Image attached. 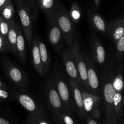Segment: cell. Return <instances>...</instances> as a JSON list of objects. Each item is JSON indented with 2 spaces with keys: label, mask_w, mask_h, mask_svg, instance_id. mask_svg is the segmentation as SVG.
<instances>
[{
  "label": "cell",
  "mask_w": 124,
  "mask_h": 124,
  "mask_svg": "<svg viewBox=\"0 0 124 124\" xmlns=\"http://www.w3.org/2000/svg\"><path fill=\"white\" fill-rule=\"evenodd\" d=\"M8 97H9V94L7 92V90L0 88V104H1L4 101L7 100Z\"/></svg>",
  "instance_id": "4dcf8cb0"
},
{
  "label": "cell",
  "mask_w": 124,
  "mask_h": 124,
  "mask_svg": "<svg viewBox=\"0 0 124 124\" xmlns=\"http://www.w3.org/2000/svg\"><path fill=\"white\" fill-rule=\"evenodd\" d=\"M93 58L99 64H104L105 60V48L99 41H94L93 43Z\"/></svg>",
  "instance_id": "ac0fdd59"
},
{
  "label": "cell",
  "mask_w": 124,
  "mask_h": 124,
  "mask_svg": "<svg viewBox=\"0 0 124 124\" xmlns=\"http://www.w3.org/2000/svg\"><path fill=\"white\" fill-rule=\"evenodd\" d=\"M103 92L105 101L106 122L108 124H115L117 122V117L114 111V97L116 92L111 79L108 80L104 84Z\"/></svg>",
  "instance_id": "277c9868"
},
{
  "label": "cell",
  "mask_w": 124,
  "mask_h": 124,
  "mask_svg": "<svg viewBox=\"0 0 124 124\" xmlns=\"http://www.w3.org/2000/svg\"><path fill=\"white\" fill-rule=\"evenodd\" d=\"M124 19L119 18L111 22L109 26L107 27V30L113 39L114 41H117L122 36H124Z\"/></svg>",
  "instance_id": "2e32d148"
},
{
  "label": "cell",
  "mask_w": 124,
  "mask_h": 124,
  "mask_svg": "<svg viewBox=\"0 0 124 124\" xmlns=\"http://www.w3.org/2000/svg\"><path fill=\"white\" fill-rule=\"evenodd\" d=\"M10 49L7 39L0 35V52H6Z\"/></svg>",
  "instance_id": "f546056e"
},
{
  "label": "cell",
  "mask_w": 124,
  "mask_h": 124,
  "mask_svg": "<svg viewBox=\"0 0 124 124\" xmlns=\"http://www.w3.org/2000/svg\"><path fill=\"white\" fill-rule=\"evenodd\" d=\"M16 98L21 105L30 114L42 118L48 119L46 113L39 105L36 104L33 99L29 95L23 93H16Z\"/></svg>",
  "instance_id": "52a82bcc"
},
{
  "label": "cell",
  "mask_w": 124,
  "mask_h": 124,
  "mask_svg": "<svg viewBox=\"0 0 124 124\" xmlns=\"http://www.w3.org/2000/svg\"><path fill=\"white\" fill-rule=\"evenodd\" d=\"M2 65L5 73L11 82L19 89L24 90L27 84V77L24 73L6 58L2 59Z\"/></svg>",
  "instance_id": "5b68a950"
},
{
  "label": "cell",
  "mask_w": 124,
  "mask_h": 124,
  "mask_svg": "<svg viewBox=\"0 0 124 124\" xmlns=\"http://www.w3.org/2000/svg\"><path fill=\"white\" fill-rule=\"evenodd\" d=\"M17 39V32L16 29V23L14 20L11 22L9 30L7 34V41L9 45L10 49L16 54V42Z\"/></svg>",
  "instance_id": "d6986e66"
},
{
  "label": "cell",
  "mask_w": 124,
  "mask_h": 124,
  "mask_svg": "<svg viewBox=\"0 0 124 124\" xmlns=\"http://www.w3.org/2000/svg\"><path fill=\"white\" fill-rule=\"evenodd\" d=\"M25 123L29 124H48L51 122L49 121V119L42 118L30 114L27 117Z\"/></svg>",
  "instance_id": "484cf974"
},
{
  "label": "cell",
  "mask_w": 124,
  "mask_h": 124,
  "mask_svg": "<svg viewBox=\"0 0 124 124\" xmlns=\"http://www.w3.org/2000/svg\"><path fill=\"white\" fill-rule=\"evenodd\" d=\"M46 95H47V102L50 108L52 109L53 115L61 111H65L52 79H50L47 83Z\"/></svg>",
  "instance_id": "ba28073f"
},
{
  "label": "cell",
  "mask_w": 124,
  "mask_h": 124,
  "mask_svg": "<svg viewBox=\"0 0 124 124\" xmlns=\"http://www.w3.org/2000/svg\"><path fill=\"white\" fill-rule=\"evenodd\" d=\"M15 8L12 1H10L2 9L0 12L1 16L7 21L8 22H11L13 20V16H14Z\"/></svg>",
  "instance_id": "7402d4cb"
},
{
  "label": "cell",
  "mask_w": 124,
  "mask_h": 124,
  "mask_svg": "<svg viewBox=\"0 0 124 124\" xmlns=\"http://www.w3.org/2000/svg\"><path fill=\"white\" fill-rule=\"evenodd\" d=\"M122 106L123 100L121 93H115L114 97V111L117 117H121L122 115Z\"/></svg>",
  "instance_id": "603a6c76"
},
{
  "label": "cell",
  "mask_w": 124,
  "mask_h": 124,
  "mask_svg": "<svg viewBox=\"0 0 124 124\" xmlns=\"http://www.w3.org/2000/svg\"><path fill=\"white\" fill-rule=\"evenodd\" d=\"M70 85L72 92L75 105L76 108L79 115L81 117H85L86 112L84 108L83 99H82L81 87L76 81L73 79H70Z\"/></svg>",
  "instance_id": "8fae6325"
},
{
  "label": "cell",
  "mask_w": 124,
  "mask_h": 124,
  "mask_svg": "<svg viewBox=\"0 0 124 124\" xmlns=\"http://www.w3.org/2000/svg\"><path fill=\"white\" fill-rule=\"evenodd\" d=\"M69 113L66 111H62L53 115V117L56 123L65 124H73L75 121L72 117L69 115Z\"/></svg>",
  "instance_id": "44dd1931"
},
{
  "label": "cell",
  "mask_w": 124,
  "mask_h": 124,
  "mask_svg": "<svg viewBox=\"0 0 124 124\" xmlns=\"http://www.w3.org/2000/svg\"><path fill=\"white\" fill-rule=\"evenodd\" d=\"M86 123L87 124H98V122L90 115H87L86 117Z\"/></svg>",
  "instance_id": "d6a6232c"
},
{
  "label": "cell",
  "mask_w": 124,
  "mask_h": 124,
  "mask_svg": "<svg viewBox=\"0 0 124 124\" xmlns=\"http://www.w3.org/2000/svg\"><path fill=\"white\" fill-rule=\"evenodd\" d=\"M48 25H49V31H48V39L50 42L55 47L56 49H58L60 46L61 42L62 40L61 30L57 23L55 16L54 14L48 17Z\"/></svg>",
  "instance_id": "30bf717a"
},
{
  "label": "cell",
  "mask_w": 124,
  "mask_h": 124,
  "mask_svg": "<svg viewBox=\"0 0 124 124\" xmlns=\"http://www.w3.org/2000/svg\"><path fill=\"white\" fill-rule=\"evenodd\" d=\"M15 2H18V1H21V0H15Z\"/></svg>",
  "instance_id": "f35d334b"
},
{
  "label": "cell",
  "mask_w": 124,
  "mask_h": 124,
  "mask_svg": "<svg viewBox=\"0 0 124 124\" xmlns=\"http://www.w3.org/2000/svg\"><path fill=\"white\" fill-rule=\"evenodd\" d=\"M62 58L65 70L69 77L71 79L76 81L81 85V88H84L70 47L63 52Z\"/></svg>",
  "instance_id": "9c48e42d"
},
{
  "label": "cell",
  "mask_w": 124,
  "mask_h": 124,
  "mask_svg": "<svg viewBox=\"0 0 124 124\" xmlns=\"http://www.w3.org/2000/svg\"><path fill=\"white\" fill-rule=\"evenodd\" d=\"M38 4L41 9L47 15V18L54 12L56 7L54 0H39Z\"/></svg>",
  "instance_id": "ffe728a7"
},
{
  "label": "cell",
  "mask_w": 124,
  "mask_h": 124,
  "mask_svg": "<svg viewBox=\"0 0 124 124\" xmlns=\"http://www.w3.org/2000/svg\"><path fill=\"white\" fill-rule=\"evenodd\" d=\"M11 122L6 119L0 117V124H10Z\"/></svg>",
  "instance_id": "d590c367"
},
{
  "label": "cell",
  "mask_w": 124,
  "mask_h": 124,
  "mask_svg": "<svg viewBox=\"0 0 124 124\" xmlns=\"http://www.w3.org/2000/svg\"><path fill=\"white\" fill-rule=\"evenodd\" d=\"M39 2V0H30L29 1V6L30 7H31V8L33 10V12H35V14L36 15V13L35 12H36V6H37V2Z\"/></svg>",
  "instance_id": "836d02e7"
},
{
  "label": "cell",
  "mask_w": 124,
  "mask_h": 124,
  "mask_svg": "<svg viewBox=\"0 0 124 124\" xmlns=\"http://www.w3.org/2000/svg\"><path fill=\"white\" fill-rule=\"evenodd\" d=\"M10 24L11 23L8 22L0 16V35L7 39Z\"/></svg>",
  "instance_id": "83f0119b"
},
{
  "label": "cell",
  "mask_w": 124,
  "mask_h": 124,
  "mask_svg": "<svg viewBox=\"0 0 124 124\" xmlns=\"http://www.w3.org/2000/svg\"><path fill=\"white\" fill-rule=\"evenodd\" d=\"M69 47L71 49V53L76 64V69L79 75L82 86L84 88H85L86 90L90 92L89 87L88 85V81H87V65L82 55L78 41L75 38H74L72 44Z\"/></svg>",
  "instance_id": "3957f363"
},
{
  "label": "cell",
  "mask_w": 124,
  "mask_h": 124,
  "mask_svg": "<svg viewBox=\"0 0 124 124\" xmlns=\"http://www.w3.org/2000/svg\"><path fill=\"white\" fill-rule=\"evenodd\" d=\"M53 81L64 109L70 113L73 109L74 104L67 85L62 78L56 75Z\"/></svg>",
  "instance_id": "8992f818"
},
{
  "label": "cell",
  "mask_w": 124,
  "mask_h": 124,
  "mask_svg": "<svg viewBox=\"0 0 124 124\" xmlns=\"http://www.w3.org/2000/svg\"><path fill=\"white\" fill-rule=\"evenodd\" d=\"M84 88H81L82 99H83L84 108L86 113H90L96 107H99L101 98L96 94H92L84 91Z\"/></svg>",
  "instance_id": "4fadbf2b"
},
{
  "label": "cell",
  "mask_w": 124,
  "mask_h": 124,
  "mask_svg": "<svg viewBox=\"0 0 124 124\" xmlns=\"http://www.w3.org/2000/svg\"><path fill=\"white\" fill-rule=\"evenodd\" d=\"M16 29L17 32V39L16 42V54L21 62L24 63L26 59V49H25V40L22 32L20 25L16 23Z\"/></svg>",
  "instance_id": "7c38bea8"
},
{
  "label": "cell",
  "mask_w": 124,
  "mask_h": 124,
  "mask_svg": "<svg viewBox=\"0 0 124 124\" xmlns=\"http://www.w3.org/2000/svg\"><path fill=\"white\" fill-rule=\"evenodd\" d=\"M94 2L96 8H98L99 6V4H100V0H94Z\"/></svg>",
  "instance_id": "74e56055"
},
{
  "label": "cell",
  "mask_w": 124,
  "mask_h": 124,
  "mask_svg": "<svg viewBox=\"0 0 124 124\" xmlns=\"http://www.w3.org/2000/svg\"><path fill=\"white\" fill-rule=\"evenodd\" d=\"M39 37L37 34H36L33 39V44L31 47V54L33 57V64L35 70L41 76H44L43 71H42V65L41 62V56H40L39 50L38 46Z\"/></svg>",
  "instance_id": "9a60e30c"
},
{
  "label": "cell",
  "mask_w": 124,
  "mask_h": 124,
  "mask_svg": "<svg viewBox=\"0 0 124 124\" xmlns=\"http://www.w3.org/2000/svg\"><path fill=\"white\" fill-rule=\"evenodd\" d=\"M86 65H87V81H88V85L89 87L90 92L92 94H96L99 92V79L96 71L90 62H87Z\"/></svg>",
  "instance_id": "5bb4252c"
},
{
  "label": "cell",
  "mask_w": 124,
  "mask_h": 124,
  "mask_svg": "<svg viewBox=\"0 0 124 124\" xmlns=\"http://www.w3.org/2000/svg\"><path fill=\"white\" fill-rule=\"evenodd\" d=\"M0 88H2V89H4V90L7 89V86L6 85V84H4L2 82H1V81H0Z\"/></svg>",
  "instance_id": "8d00e7d4"
},
{
  "label": "cell",
  "mask_w": 124,
  "mask_h": 124,
  "mask_svg": "<svg viewBox=\"0 0 124 124\" xmlns=\"http://www.w3.org/2000/svg\"><path fill=\"white\" fill-rule=\"evenodd\" d=\"M90 113H91V116H92L93 118L98 120V119L100 117V116H101V112H100V110H99V107H96L95 108L93 109V110L91 111Z\"/></svg>",
  "instance_id": "1f68e13d"
},
{
  "label": "cell",
  "mask_w": 124,
  "mask_h": 124,
  "mask_svg": "<svg viewBox=\"0 0 124 124\" xmlns=\"http://www.w3.org/2000/svg\"><path fill=\"white\" fill-rule=\"evenodd\" d=\"M10 1H11V0H0V12Z\"/></svg>",
  "instance_id": "e575fe53"
},
{
  "label": "cell",
  "mask_w": 124,
  "mask_h": 124,
  "mask_svg": "<svg viewBox=\"0 0 124 124\" xmlns=\"http://www.w3.org/2000/svg\"><path fill=\"white\" fill-rule=\"evenodd\" d=\"M92 20L93 25L98 31L101 32H106V24L100 15L96 13H94L92 16Z\"/></svg>",
  "instance_id": "cb8c5ba5"
},
{
  "label": "cell",
  "mask_w": 124,
  "mask_h": 124,
  "mask_svg": "<svg viewBox=\"0 0 124 124\" xmlns=\"http://www.w3.org/2000/svg\"><path fill=\"white\" fill-rule=\"evenodd\" d=\"M69 13L73 23H78L81 18V8L79 7L77 3L74 2L72 4L71 8H70V13Z\"/></svg>",
  "instance_id": "d4e9b609"
},
{
  "label": "cell",
  "mask_w": 124,
  "mask_h": 124,
  "mask_svg": "<svg viewBox=\"0 0 124 124\" xmlns=\"http://www.w3.org/2000/svg\"><path fill=\"white\" fill-rule=\"evenodd\" d=\"M16 4L18 7V14L23 32L28 44H31L33 38V23L30 6L29 3L24 2V0H21L16 2Z\"/></svg>",
  "instance_id": "7a4b0ae2"
},
{
  "label": "cell",
  "mask_w": 124,
  "mask_h": 124,
  "mask_svg": "<svg viewBox=\"0 0 124 124\" xmlns=\"http://www.w3.org/2000/svg\"><path fill=\"white\" fill-rule=\"evenodd\" d=\"M111 81L115 92L116 93H122L124 89V80L121 73H119L113 79V81Z\"/></svg>",
  "instance_id": "4316f807"
},
{
  "label": "cell",
  "mask_w": 124,
  "mask_h": 124,
  "mask_svg": "<svg viewBox=\"0 0 124 124\" xmlns=\"http://www.w3.org/2000/svg\"><path fill=\"white\" fill-rule=\"evenodd\" d=\"M57 23L61 30L62 34L65 39L66 43L70 46L74 39V29L72 20L69 13L64 6L61 4H56L55 9L53 12Z\"/></svg>",
  "instance_id": "6da1fadb"
},
{
  "label": "cell",
  "mask_w": 124,
  "mask_h": 124,
  "mask_svg": "<svg viewBox=\"0 0 124 124\" xmlns=\"http://www.w3.org/2000/svg\"><path fill=\"white\" fill-rule=\"evenodd\" d=\"M38 46L41 62H42V71H43L44 76H45L47 73L49 69L50 58L46 45L42 42V41L39 38L38 39Z\"/></svg>",
  "instance_id": "e0dca14e"
},
{
  "label": "cell",
  "mask_w": 124,
  "mask_h": 124,
  "mask_svg": "<svg viewBox=\"0 0 124 124\" xmlns=\"http://www.w3.org/2000/svg\"><path fill=\"white\" fill-rule=\"evenodd\" d=\"M116 43L117 55L119 59H122L124 52V36H122L119 39L117 40Z\"/></svg>",
  "instance_id": "f1b7e54d"
}]
</instances>
